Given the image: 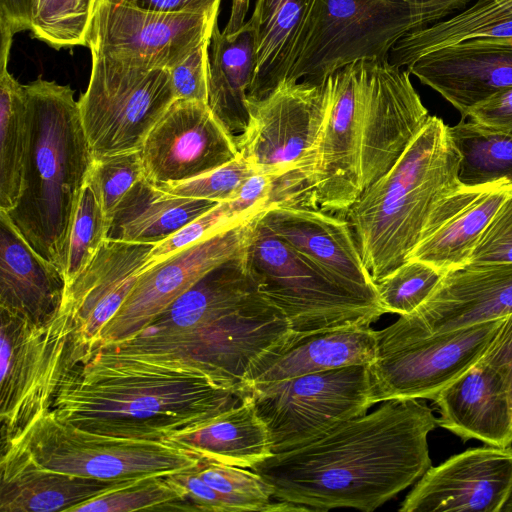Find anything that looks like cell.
Here are the masks:
<instances>
[{
    "label": "cell",
    "instance_id": "obj_1",
    "mask_svg": "<svg viewBox=\"0 0 512 512\" xmlns=\"http://www.w3.org/2000/svg\"><path fill=\"white\" fill-rule=\"evenodd\" d=\"M437 426L422 399H391L251 470L272 486L276 500L303 511L372 512L432 466L427 438Z\"/></svg>",
    "mask_w": 512,
    "mask_h": 512
},
{
    "label": "cell",
    "instance_id": "obj_2",
    "mask_svg": "<svg viewBox=\"0 0 512 512\" xmlns=\"http://www.w3.org/2000/svg\"><path fill=\"white\" fill-rule=\"evenodd\" d=\"M245 397L199 375L98 350L67 372L52 410L87 431L168 440L211 422Z\"/></svg>",
    "mask_w": 512,
    "mask_h": 512
},
{
    "label": "cell",
    "instance_id": "obj_3",
    "mask_svg": "<svg viewBox=\"0 0 512 512\" xmlns=\"http://www.w3.org/2000/svg\"><path fill=\"white\" fill-rule=\"evenodd\" d=\"M24 87L28 141L21 192L5 212L36 253L63 274L74 216L95 158L70 86L38 78Z\"/></svg>",
    "mask_w": 512,
    "mask_h": 512
},
{
    "label": "cell",
    "instance_id": "obj_4",
    "mask_svg": "<svg viewBox=\"0 0 512 512\" xmlns=\"http://www.w3.org/2000/svg\"><path fill=\"white\" fill-rule=\"evenodd\" d=\"M448 126L431 116L392 168L347 210L363 263L377 282L409 261L436 207L463 186Z\"/></svg>",
    "mask_w": 512,
    "mask_h": 512
},
{
    "label": "cell",
    "instance_id": "obj_5",
    "mask_svg": "<svg viewBox=\"0 0 512 512\" xmlns=\"http://www.w3.org/2000/svg\"><path fill=\"white\" fill-rule=\"evenodd\" d=\"M294 337L284 313L259 290L243 305L189 331L135 336L103 347L113 355L205 377L244 396L247 373Z\"/></svg>",
    "mask_w": 512,
    "mask_h": 512
},
{
    "label": "cell",
    "instance_id": "obj_6",
    "mask_svg": "<svg viewBox=\"0 0 512 512\" xmlns=\"http://www.w3.org/2000/svg\"><path fill=\"white\" fill-rule=\"evenodd\" d=\"M249 119L235 135L239 154L272 177L267 208H318L310 185L312 155L322 126V84L286 80L262 98L246 99Z\"/></svg>",
    "mask_w": 512,
    "mask_h": 512
},
{
    "label": "cell",
    "instance_id": "obj_7",
    "mask_svg": "<svg viewBox=\"0 0 512 512\" xmlns=\"http://www.w3.org/2000/svg\"><path fill=\"white\" fill-rule=\"evenodd\" d=\"M36 465L102 480H139L195 468L196 453L170 440H137L87 431L49 410L1 447Z\"/></svg>",
    "mask_w": 512,
    "mask_h": 512
},
{
    "label": "cell",
    "instance_id": "obj_8",
    "mask_svg": "<svg viewBox=\"0 0 512 512\" xmlns=\"http://www.w3.org/2000/svg\"><path fill=\"white\" fill-rule=\"evenodd\" d=\"M503 319L446 332L428 331L413 315L377 330L369 365L375 402L434 398L485 354Z\"/></svg>",
    "mask_w": 512,
    "mask_h": 512
},
{
    "label": "cell",
    "instance_id": "obj_9",
    "mask_svg": "<svg viewBox=\"0 0 512 512\" xmlns=\"http://www.w3.org/2000/svg\"><path fill=\"white\" fill-rule=\"evenodd\" d=\"M444 17L401 0H317L287 80L320 84L350 63L388 59L401 37Z\"/></svg>",
    "mask_w": 512,
    "mask_h": 512
},
{
    "label": "cell",
    "instance_id": "obj_10",
    "mask_svg": "<svg viewBox=\"0 0 512 512\" xmlns=\"http://www.w3.org/2000/svg\"><path fill=\"white\" fill-rule=\"evenodd\" d=\"M247 260L259 291L284 313L296 340L347 326L371 327L384 314L380 305L337 285L260 221Z\"/></svg>",
    "mask_w": 512,
    "mask_h": 512
},
{
    "label": "cell",
    "instance_id": "obj_11",
    "mask_svg": "<svg viewBox=\"0 0 512 512\" xmlns=\"http://www.w3.org/2000/svg\"><path fill=\"white\" fill-rule=\"evenodd\" d=\"M1 447L52 409L71 357L74 326L60 311L33 324L0 310Z\"/></svg>",
    "mask_w": 512,
    "mask_h": 512
},
{
    "label": "cell",
    "instance_id": "obj_12",
    "mask_svg": "<svg viewBox=\"0 0 512 512\" xmlns=\"http://www.w3.org/2000/svg\"><path fill=\"white\" fill-rule=\"evenodd\" d=\"M91 59L89 83L78 105L95 160L140 150L176 100L169 70L97 53Z\"/></svg>",
    "mask_w": 512,
    "mask_h": 512
},
{
    "label": "cell",
    "instance_id": "obj_13",
    "mask_svg": "<svg viewBox=\"0 0 512 512\" xmlns=\"http://www.w3.org/2000/svg\"><path fill=\"white\" fill-rule=\"evenodd\" d=\"M249 394L273 453L301 446L375 405L369 365H352L256 387Z\"/></svg>",
    "mask_w": 512,
    "mask_h": 512
},
{
    "label": "cell",
    "instance_id": "obj_14",
    "mask_svg": "<svg viewBox=\"0 0 512 512\" xmlns=\"http://www.w3.org/2000/svg\"><path fill=\"white\" fill-rule=\"evenodd\" d=\"M262 212L146 265L101 330L95 351L133 338L205 274L246 250Z\"/></svg>",
    "mask_w": 512,
    "mask_h": 512
},
{
    "label": "cell",
    "instance_id": "obj_15",
    "mask_svg": "<svg viewBox=\"0 0 512 512\" xmlns=\"http://www.w3.org/2000/svg\"><path fill=\"white\" fill-rule=\"evenodd\" d=\"M366 61L350 63L321 83L325 111L312 155L310 185L315 204L341 216L363 192L361 104Z\"/></svg>",
    "mask_w": 512,
    "mask_h": 512
},
{
    "label": "cell",
    "instance_id": "obj_16",
    "mask_svg": "<svg viewBox=\"0 0 512 512\" xmlns=\"http://www.w3.org/2000/svg\"><path fill=\"white\" fill-rule=\"evenodd\" d=\"M218 14L156 11L96 0L87 46L91 53L169 70L211 37Z\"/></svg>",
    "mask_w": 512,
    "mask_h": 512
},
{
    "label": "cell",
    "instance_id": "obj_17",
    "mask_svg": "<svg viewBox=\"0 0 512 512\" xmlns=\"http://www.w3.org/2000/svg\"><path fill=\"white\" fill-rule=\"evenodd\" d=\"M140 153L145 178L157 186L198 177L239 156L235 135L207 103L178 99L150 130Z\"/></svg>",
    "mask_w": 512,
    "mask_h": 512
},
{
    "label": "cell",
    "instance_id": "obj_18",
    "mask_svg": "<svg viewBox=\"0 0 512 512\" xmlns=\"http://www.w3.org/2000/svg\"><path fill=\"white\" fill-rule=\"evenodd\" d=\"M429 117L407 70L388 59L367 60L361 104L363 191L392 168Z\"/></svg>",
    "mask_w": 512,
    "mask_h": 512
},
{
    "label": "cell",
    "instance_id": "obj_19",
    "mask_svg": "<svg viewBox=\"0 0 512 512\" xmlns=\"http://www.w3.org/2000/svg\"><path fill=\"white\" fill-rule=\"evenodd\" d=\"M154 246L106 239L93 261L65 287L61 310L74 326L75 365L93 355L101 330L133 289Z\"/></svg>",
    "mask_w": 512,
    "mask_h": 512
},
{
    "label": "cell",
    "instance_id": "obj_20",
    "mask_svg": "<svg viewBox=\"0 0 512 512\" xmlns=\"http://www.w3.org/2000/svg\"><path fill=\"white\" fill-rule=\"evenodd\" d=\"M512 487V446L487 445L431 466L400 512H500Z\"/></svg>",
    "mask_w": 512,
    "mask_h": 512
},
{
    "label": "cell",
    "instance_id": "obj_21",
    "mask_svg": "<svg viewBox=\"0 0 512 512\" xmlns=\"http://www.w3.org/2000/svg\"><path fill=\"white\" fill-rule=\"evenodd\" d=\"M259 221L337 285L379 305L375 284L344 216L320 208L273 206L261 213Z\"/></svg>",
    "mask_w": 512,
    "mask_h": 512
},
{
    "label": "cell",
    "instance_id": "obj_22",
    "mask_svg": "<svg viewBox=\"0 0 512 512\" xmlns=\"http://www.w3.org/2000/svg\"><path fill=\"white\" fill-rule=\"evenodd\" d=\"M404 69L465 119L472 107L512 87V37L463 41L420 55Z\"/></svg>",
    "mask_w": 512,
    "mask_h": 512
},
{
    "label": "cell",
    "instance_id": "obj_23",
    "mask_svg": "<svg viewBox=\"0 0 512 512\" xmlns=\"http://www.w3.org/2000/svg\"><path fill=\"white\" fill-rule=\"evenodd\" d=\"M512 194V182L463 185L432 212L410 259L448 271L469 264L484 230Z\"/></svg>",
    "mask_w": 512,
    "mask_h": 512
},
{
    "label": "cell",
    "instance_id": "obj_24",
    "mask_svg": "<svg viewBox=\"0 0 512 512\" xmlns=\"http://www.w3.org/2000/svg\"><path fill=\"white\" fill-rule=\"evenodd\" d=\"M510 314L512 263L469 264L448 271L411 313L430 332H446Z\"/></svg>",
    "mask_w": 512,
    "mask_h": 512
},
{
    "label": "cell",
    "instance_id": "obj_25",
    "mask_svg": "<svg viewBox=\"0 0 512 512\" xmlns=\"http://www.w3.org/2000/svg\"><path fill=\"white\" fill-rule=\"evenodd\" d=\"M250 0H233L223 31L215 23L209 44L207 105L233 135L249 119L246 103L256 68V44L245 16Z\"/></svg>",
    "mask_w": 512,
    "mask_h": 512
},
{
    "label": "cell",
    "instance_id": "obj_26",
    "mask_svg": "<svg viewBox=\"0 0 512 512\" xmlns=\"http://www.w3.org/2000/svg\"><path fill=\"white\" fill-rule=\"evenodd\" d=\"M65 279L20 235L0 210V310L42 324L62 306Z\"/></svg>",
    "mask_w": 512,
    "mask_h": 512
},
{
    "label": "cell",
    "instance_id": "obj_27",
    "mask_svg": "<svg viewBox=\"0 0 512 512\" xmlns=\"http://www.w3.org/2000/svg\"><path fill=\"white\" fill-rule=\"evenodd\" d=\"M438 426L464 441L512 446V407L499 375L481 359L433 400Z\"/></svg>",
    "mask_w": 512,
    "mask_h": 512
},
{
    "label": "cell",
    "instance_id": "obj_28",
    "mask_svg": "<svg viewBox=\"0 0 512 512\" xmlns=\"http://www.w3.org/2000/svg\"><path fill=\"white\" fill-rule=\"evenodd\" d=\"M135 481L102 480L46 469L25 455L3 450L0 461V511L72 512L87 501Z\"/></svg>",
    "mask_w": 512,
    "mask_h": 512
},
{
    "label": "cell",
    "instance_id": "obj_29",
    "mask_svg": "<svg viewBox=\"0 0 512 512\" xmlns=\"http://www.w3.org/2000/svg\"><path fill=\"white\" fill-rule=\"evenodd\" d=\"M377 356L376 330L347 326L315 333L268 354L246 375L244 391L321 371L371 365Z\"/></svg>",
    "mask_w": 512,
    "mask_h": 512
},
{
    "label": "cell",
    "instance_id": "obj_30",
    "mask_svg": "<svg viewBox=\"0 0 512 512\" xmlns=\"http://www.w3.org/2000/svg\"><path fill=\"white\" fill-rule=\"evenodd\" d=\"M317 0H256L246 20L256 44L248 97L262 98L288 79Z\"/></svg>",
    "mask_w": 512,
    "mask_h": 512
},
{
    "label": "cell",
    "instance_id": "obj_31",
    "mask_svg": "<svg viewBox=\"0 0 512 512\" xmlns=\"http://www.w3.org/2000/svg\"><path fill=\"white\" fill-rule=\"evenodd\" d=\"M247 249L205 274L135 336L183 333L243 305L259 290L248 266Z\"/></svg>",
    "mask_w": 512,
    "mask_h": 512
},
{
    "label": "cell",
    "instance_id": "obj_32",
    "mask_svg": "<svg viewBox=\"0 0 512 512\" xmlns=\"http://www.w3.org/2000/svg\"><path fill=\"white\" fill-rule=\"evenodd\" d=\"M218 203L164 192L144 177L117 206L107 239L157 245Z\"/></svg>",
    "mask_w": 512,
    "mask_h": 512
},
{
    "label": "cell",
    "instance_id": "obj_33",
    "mask_svg": "<svg viewBox=\"0 0 512 512\" xmlns=\"http://www.w3.org/2000/svg\"><path fill=\"white\" fill-rule=\"evenodd\" d=\"M168 440L202 459L246 469L273 453L269 430L250 394L211 422Z\"/></svg>",
    "mask_w": 512,
    "mask_h": 512
},
{
    "label": "cell",
    "instance_id": "obj_34",
    "mask_svg": "<svg viewBox=\"0 0 512 512\" xmlns=\"http://www.w3.org/2000/svg\"><path fill=\"white\" fill-rule=\"evenodd\" d=\"M482 37H512V0H477L453 17L412 30L394 44L388 61L404 69L427 52Z\"/></svg>",
    "mask_w": 512,
    "mask_h": 512
},
{
    "label": "cell",
    "instance_id": "obj_35",
    "mask_svg": "<svg viewBox=\"0 0 512 512\" xmlns=\"http://www.w3.org/2000/svg\"><path fill=\"white\" fill-rule=\"evenodd\" d=\"M0 60V210L8 211L21 192L27 150V102L24 85Z\"/></svg>",
    "mask_w": 512,
    "mask_h": 512
},
{
    "label": "cell",
    "instance_id": "obj_36",
    "mask_svg": "<svg viewBox=\"0 0 512 512\" xmlns=\"http://www.w3.org/2000/svg\"><path fill=\"white\" fill-rule=\"evenodd\" d=\"M460 154L458 179L466 186L512 182V135L462 119L448 126Z\"/></svg>",
    "mask_w": 512,
    "mask_h": 512
},
{
    "label": "cell",
    "instance_id": "obj_37",
    "mask_svg": "<svg viewBox=\"0 0 512 512\" xmlns=\"http://www.w3.org/2000/svg\"><path fill=\"white\" fill-rule=\"evenodd\" d=\"M194 470L225 498L231 512L303 511L294 504L276 500L272 486L254 471L205 459Z\"/></svg>",
    "mask_w": 512,
    "mask_h": 512
},
{
    "label": "cell",
    "instance_id": "obj_38",
    "mask_svg": "<svg viewBox=\"0 0 512 512\" xmlns=\"http://www.w3.org/2000/svg\"><path fill=\"white\" fill-rule=\"evenodd\" d=\"M96 0H32L33 37L55 49L87 46Z\"/></svg>",
    "mask_w": 512,
    "mask_h": 512
},
{
    "label": "cell",
    "instance_id": "obj_39",
    "mask_svg": "<svg viewBox=\"0 0 512 512\" xmlns=\"http://www.w3.org/2000/svg\"><path fill=\"white\" fill-rule=\"evenodd\" d=\"M110 222L90 174L71 227L63 275L68 286L93 261L107 239Z\"/></svg>",
    "mask_w": 512,
    "mask_h": 512
},
{
    "label": "cell",
    "instance_id": "obj_40",
    "mask_svg": "<svg viewBox=\"0 0 512 512\" xmlns=\"http://www.w3.org/2000/svg\"><path fill=\"white\" fill-rule=\"evenodd\" d=\"M189 511L183 492L166 475L137 480L87 501L72 512Z\"/></svg>",
    "mask_w": 512,
    "mask_h": 512
},
{
    "label": "cell",
    "instance_id": "obj_41",
    "mask_svg": "<svg viewBox=\"0 0 512 512\" xmlns=\"http://www.w3.org/2000/svg\"><path fill=\"white\" fill-rule=\"evenodd\" d=\"M444 274L411 259L374 283L379 305L384 313L411 314L432 294Z\"/></svg>",
    "mask_w": 512,
    "mask_h": 512
},
{
    "label": "cell",
    "instance_id": "obj_42",
    "mask_svg": "<svg viewBox=\"0 0 512 512\" xmlns=\"http://www.w3.org/2000/svg\"><path fill=\"white\" fill-rule=\"evenodd\" d=\"M90 177L99 193L103 210L111 222L113 214L124 196L145 177L140 150L95 160Z\"/></svg>",
    "mask_w": 512,
    "mask_h": 512
},
{
    "label": "cell",
    "instance_id": "obj_43",
    "mask_svg": "<svg viewBox=\"0 0 512 512\" xmlns=\"http://www.w3.org/2000/svg\"><path fill=\"white\" fill-rule=\"evenodd\" d=\"M255 172V168L239 154L233 161L211 172L158 187L176 196L225 202L234 199L244 181Z\"/></svg>",
    "mask_w": 512,
    "mask_h": 512
},
{
    "label": "cell",
    "instance_id": "obj_44",
    "mask_svg": "<svg viewBox=\"0 0 512 512\" xmlns=\"http://www.w3.org/2000/svg\"><path fill=\"white\" fill-rule=\"evenodd\" d=\"M255 214L236 217L231 212L227 201L219 202L214 208L190 222L170 238L155 245L149 254L147 265Z\"/></svg>",
    "mask_w": 512,
    "mask_h": 512
},
{
    "label": "cell",
    "instance_id": "obj_45",
    "mask_svg": "<svg viewBox=\"0 0 512 512\" xmlns=\"http://www.w3.org/2000/svg\"><path fill=\"white\" fill-rule=\"evenodd\" d=\"M500 263H512V194L484 230L469 262L473 265Z\"/></svg>",
    "mask_w": 512,
    "mask_h": 512
},
{
    "label": "cell",
    "instance_id": "obj_46",
    "mask_svg": "<svg viewBox=\"0 0 512 512\" xmlns=\"http://www.w3.org/2000/svg\"><path fill=\"white\" fill-rule=\"evenodd\" d=\"M210 38L169 69L176 100L207 103Z\"/></svg>",
    "mask_w": 512,
    "mask_h": 512
},
{
    "label": "cell",
    "instance_id": "obj_47",
    "mask_svg": "<svg viewBox=\"0 0 512 512\" xmlns=\"http://www.w3.org/2000/svg\"><path fill=\"white\" fill-rule=\"evenodd\" d=\"M467 117L483 127L512 135V87L475 105L467 112Z\"/></svg>",
    "mask_w": 512,
    "mask_h": 512
},
{
    "label": "cell",
    "instance_id": "obj_48",
    "mask_svg": "<svg viewBox=\"0 0 512 512\" xmlns=\"http://www.w3.org/2000/svg\"><path fill=\"white\" fill-rule=\"evenodd\" d=\"M481 361L499 375L512 407V314L504 318Z\"/></svg>",
    "mask_w": 512,
    "mask_h": 512
},
{
    "label": "cell",
    "instance_id": "obj_49",
    "mask_svg": "<svg viewBox=\"0 0 512 512\" xmlns=\"http://www.w3.org/2000/svg\"><path fill=\"white\" fill-rule=\"evenodd\" d=\"M136 6L142 9L166 12H196L214 14L219 12L221 0H105Z\"/></svg>",
    "mask_w": 512,
    "mask_h": 512
},
{
    "label": "cell",
    "instance_id": "obj_50",
    "mask_svg": "<svg viewBox=\"0 0 512 512\" xmlns=\"http://www.w3.org/2000/svg\"><path fill=\"white\" fill-rule=\"evenodd\" d=\"M409 5L437 10L446 16L455 10L464 7L471 0H401Z\"/></svg>",
    "mask_w": 512,
    "mask_h": 512
},
{
    "label": "cell",
    "instance_id": "obj_51",
    "mask_svg": "<svg viewBox=\"0 0 512 512\" xmlns=\"http://www.w3.org/2000/svg\"><path fill=\"white\" fill-rule=\"evenodd\" d=\"M500 512H512V487Z\"/></svg>",
    "mask_w": 512,
    "mask_h": 512
}]
</instances>
